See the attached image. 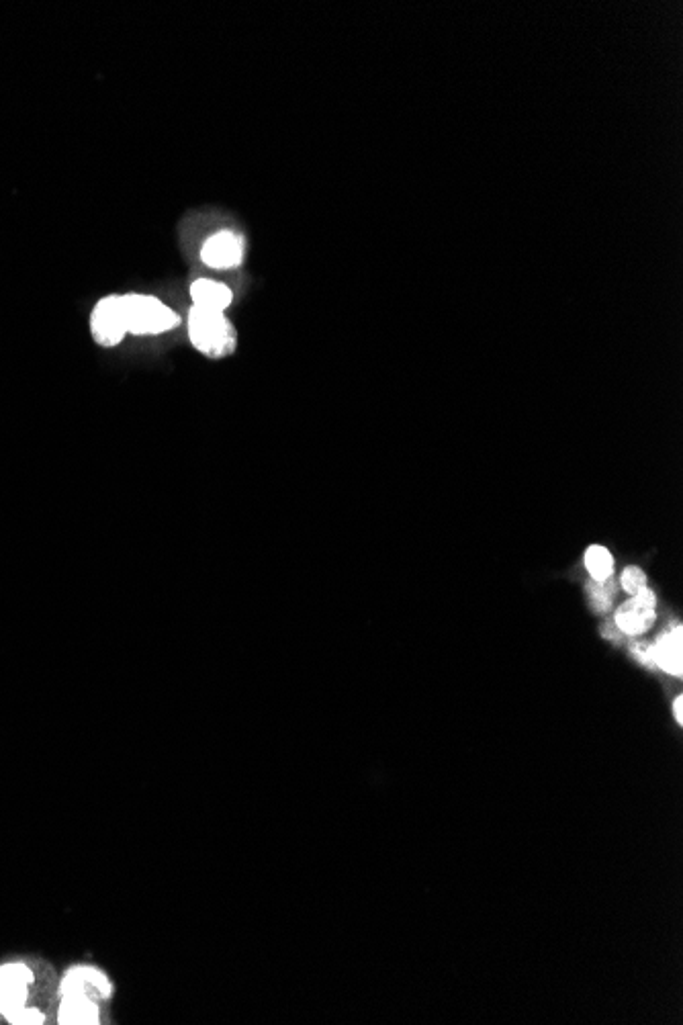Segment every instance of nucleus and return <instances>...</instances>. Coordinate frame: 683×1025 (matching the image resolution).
Masks as SVG:
<instances>
[{"instance_id":"f257e3e1","label":"nucleus","mask_w":683,"mask_h":1025,"mask_svg":"<svg viewBox=\"0 0 683 1025\" xmlns=\"http://www.w3.org/2000/svg\"><path fill=\"white\" fill-rule=\"evenodd\" d=\"M35 972L23 960L0 964V1017L13 1025H41L45 1013L29 1005Z\"/></svg>"},{"instance_id":"f03ea898","label":"nucleus","mask_w":683,"mask_h":1025,"mask_svg":"<svg viewBox=\"0 0 683 1025\" xmlns=\"http://www.w3.org/2000/svg\"><path fill=\"white\" fill-rule=\"evenodd\" d=\"M189 338L195 350L207 359L219 361L236 350V330L232 322L219 311L191 307L189 311Z\"/></svg>"},{"instance_id":"7ed1b4c3","label":"nucleus","mask_w":683,"mask_h":1025,"mask_svg":"<svg viewBox=\"0 0 683 1025\" xmlns=\"http://www.w3.org/2000/svg\"><path fill=\"white\" fill-rule=\"evenodd\" d=\"M121 307L131 336H160L178 328L180 318L166 303L150 295H121Z\"/></svg>"},{"instance_id":"20e7f679","label":"nucleus","mask_w":683,"mask_h":1025,"mask_svg":"<svg viewBox=\"0 0 683 1025\" xmlns=\"http://www.w3.org/2000/svg\"><path fill=\"white\" fill-rule=\"evenodd\" d=\"M113 993H115V985H113V980L107 976V972L97 966H90V964L70 966L62 974L60 985H58V997L84 995V997H90L99 1003L111 1001Z\"/></svg>"},{"instance_id":"39448f33","label":"nucleus","mask_w":683,"mask_h":1025,"mask_svg":"<svg viewBox=\"0 0 683 1025\" xmlns=\"http://www.w3.org/2000/svg\"><path fill=\"white\" fill-rule=\"evenodd\" d=\"M90 334L103 348H115L127 336V324L121 307V297L111 295L101 299L90 314Z\"/></svg>"},{"instance_id":"423d86ee","label":"nucleus","mask_w":683,"mask_h":1025,"mask_svg":"<svg viewBox=\"0 0 683 1025\" xmlns=\"http://www.w3.org/2000/svg\"><path fill=\"white\" fill-rule=\"evenodd\" d=\"M655 606H657L655 592L645 588L643 592L636 594L630 602L622 604V608L616 612V629L630 637L647 633L655 622Z\"/></svg>"},{"instance_id":"0eeeda50","label":"nucleus","mask_w":683,"mask_h":1025,"mask_svg":"<svg viewBox=\"0 0 683 1025\" xmlns=\"http://www.w3.org/2000/svg\"><path fill=\"white\" fill-rule=\"evenodd\" d=\"M244 258V244L242 238L232 232H219L213 238H209L201 250V260L211 266V269L225 271V269H236L242 264Z\"/></svg>"},{"instance_id":"6e6552de","label":"nucleus","mask_w":683,"mask_h":1025,"mask_svg":"<svg viewBox=\"0 0 683 1025\" xmlns=\"http://www.w3.org/2000/svg\"><path fill=\"white\" fill-rule=\"evenodd\" d=\"M99 1001L84 995H62L58 1005V1023L62 1025H97L101 1023Z\"/></svg>"},{"instance_id":"1a4fd4ad","label":"nucleus","mask_w":683,"mask_h":1025,"mask_svg":"<svg viewBox=\"0 0 683 1025\" xmlns=\"http://www.w3.org/2000/svg\"><path fill=\"white\" fill-rule=\"evenodd\" d=\"M653 661L663 672L671 676H681L683 672V631L681 625H675L667 635H663L653 647Z\"/></svg>"},{"instance_id":"9d476101","label":"nucleus","mask_w":683,"mask_h":1025,"mask_svg":"<svg viewBox=\"0 0 683 1025\" xmlns=\"http://www.w3.org/2000/svg\"><path fill=\"white\" fill-rule=\"evenodd\" d=\"M191 299H193V307L207 309V311H219V314H223V311L232 305L234 293L223 283L199 279L191 285Z\"/></svg>"},{"instance_id":"9b49d317","label":"nucleus","mask_w":683,"mask_h":1025,"mask_svg":"<svg viewBox=\"0 0 683 1025\" xmlns=\"http://www.w3.org/2000/svg\"><path fill=\"white\" fill-rule=\"evenodd\" d=\"M585 567L596 582H608L610 575L614 573V557L606 547L591 545L585 551Z\"/></svg>"},{"instance_id":"f8f14e48","label":"nucleus","mask_w":683,"mask_h":1025,"mask_svg":"<svg viewBox=\"0 0 683 1025\" xmlns=\"http://www.w3.org/2000/svg\"><path fill=\"white\" fill-rule=\"evenodd\" d=\"M620 582H622V588H624L628 594L636 596V594L643 592V590L647 588V575H645V571H643V569L630 565V567H626V569L622 571Z\"/></svg>"},{"instance_id":"ddd939ff","label":"nucleus","mask_w":683,"mask_h":1025,"mask_svg":"<svg viewBox=\"0 0 683 1025\" xmlns=\"http://www.w3.org/2000/svg\"><path fill=\"white\" fill-rule=\"evenodd\" d=\"M589 600H591V604H594V608L598 612H608L612 596H610V592H606L604 582H596V584L589 586Z\"/></svg>"},{"instance_id":"4468645a","label":"nucleus","mask_w":683,"mask_h":1025,"mask_svg":"<svg viewBox=\"0 0 683 1025\" xmlns=\"http://www.w3.org/2000/svg\"><path fill=\"white\" fill-rule=\"evenodd\" d=\"M634 653H636V657H639V661L649 663V665H655V661H653V647L639 645V647H634Z\"/></svg>"},{"instance_id":"2eb2a0df","label":"nucleus","mask_w":683,"mask_h":1025,"mask_svg":"<svg viewBox=\"0 0 683 1025\" xmlns=\"http://www.w3.org/2000/svg\"><path fill=\"white\" fill-rule=\"evenodd\" d=\"M673 715H675V721L681 725L683 723V698L681 696H677L673 702Z\"/></svg>"}]
</instances>
